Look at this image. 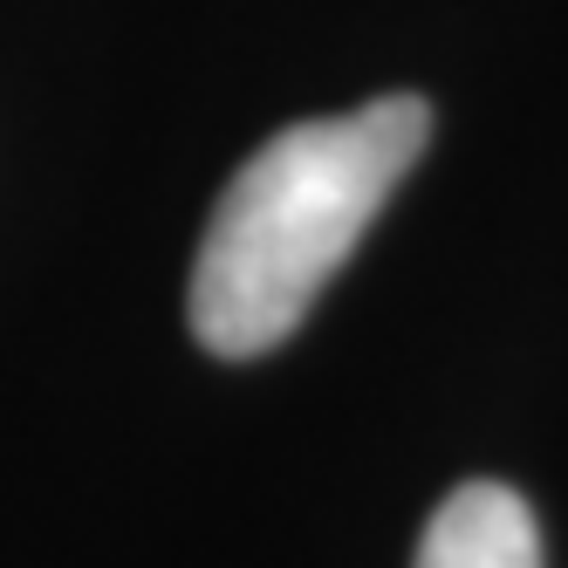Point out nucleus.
Returning a JSON list of instances; mask_svg holds the SVG:
<instances>
[{
	"mask_svg": "<svg viewBox=\"0 0 568 568\" xmlns=\"http://www.w3.org/2000/svg\"><path fill=\"white\" fill-rule=\"evenodd\" d=\"M425 138L432 110L418 97H377L349 116L267 138L233 172L199 240L185 302L192 336L226 363L288 343L397 179L418 165Z\"/></svg>",
	"mask_w": 568,
	"mask_h": 568,
	"instance_id": "1",
	"label": "nucleus"
},
{
	"mask_svg": "<svg viewBox=\"0 0 568 568\" xmlns=\"http://www.w3.org/2000/svg\"><path fill=\"white\" fill-rule=\"evenodd\" d=\"M418 568H541V527L500 479H466L418 541Z\"/></svg>",
	"mask_w": 568,
	"mask_h": 568,
	"instance_id": "2",
	"label": "nucleus"
}]
</instances>
